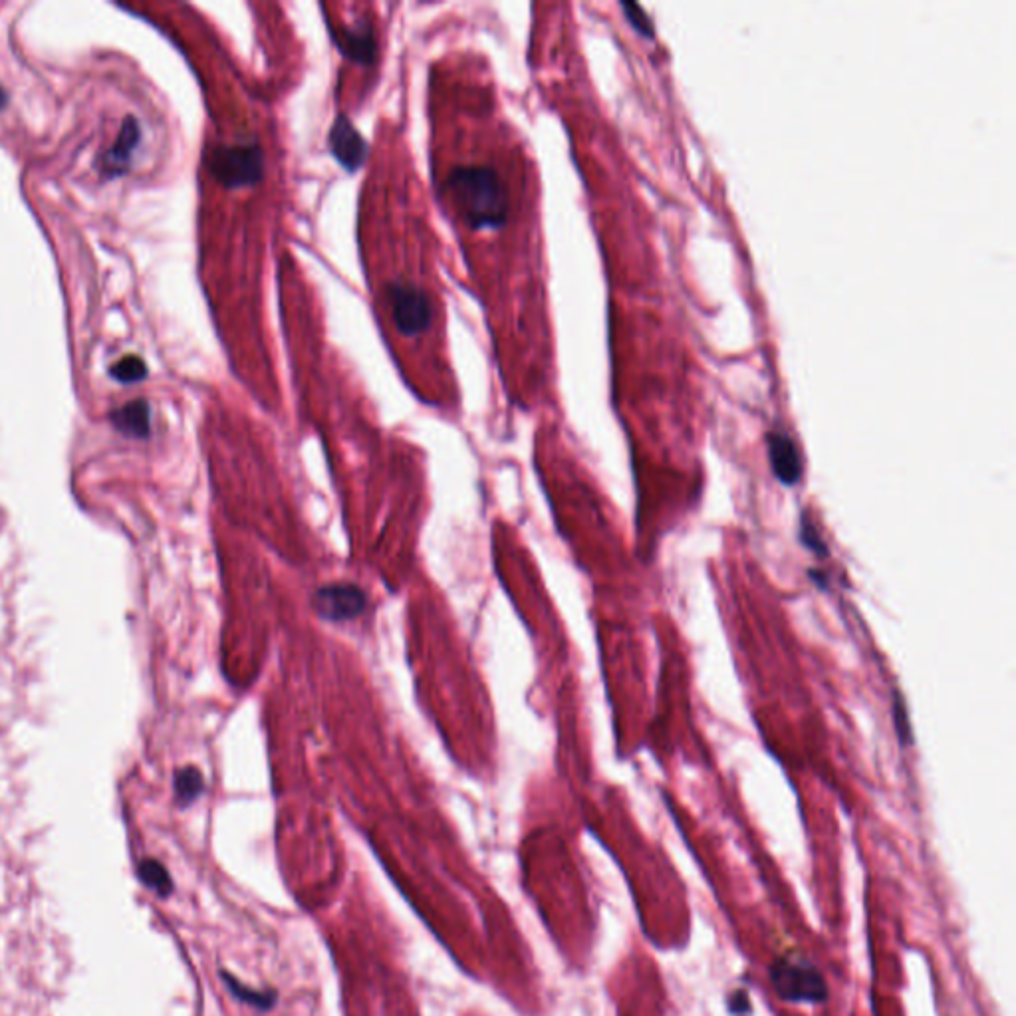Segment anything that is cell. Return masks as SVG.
I'll list each match as a JSON object with an SVG mask.
<instances>
[{
	"instance_id": "cell-1",
	"label": "cell",
	"mask_w": 1016,
	"mask_h": 1016,
	"mask_svg": "<svg viewBox=\"0 0 1016 1016\" xmlns=\"http://www.w3.org/2000/svg\"><path fill=\"white\" fill-rule=\"evenodd\" d=\"M770 983L774 993L786 1003L822 1005L828 999V987L822 973L792 955L776 957L770 967Z\"/></svg>"
},
{
	"instance_id": "cell-2",
	"label": "cell",
	"mask_w": 1016,
	"mask_h": 1016,
	"mask_svg": "<svg viewBox=\"0 0 1016 1016\" xmlns=\"http://www.w3.org/2000/svg\"><path fill=\"white\" fill-rule=\"evenodd\" d=\"M314 614L330 624L358 620L370 606L368 594L350 582H332L320 586L310 600Z\"/></svg>"
},
{
	"instance_id": "cell-3",
	"label": "cell",
	"mask_w": 1016,
	"mask_h": 1016,
	"mask_svg": "<svg viewBox=\"0 0 1016 1016\" xmlns=\"http://www.w3.org/2000/svg\"><path fill=\"white\" fill-rule=\"evenodd\" d=\"M766 453L774 479L782 487H796L804 475V461L794 439L780 429L766 433Z\"/></svg>"
},
{
	"instance_id": "cell-4",
	"label": "cell",
	"mask_w": 1016,
	"mask_h": 1016,
	"mask_svg": "<svg viewBox=\"0 0 1016 1016\" xmlns=\"http://www.w3.org/2000/svg\"><path fill=\"white\" fill-rule=\"evenodd\" d=\"M139 139H141L139 122L133 116H127L116 143L102 157V171L106 177H122L126 173L133 151L139 145Z\"/></svg>"
},
{
	"instance_id": "cell-5",
	"label": "cell",
	"mask_w": 1016,
	"mask_h": 1016,
	"mask_svg": "<svg viewBox=\"0 0 1016 1016\" xmlns=\"http://www.w3.org/2000/svg\"><path fill=\"white\" fill-rule=\"evenodd\" d=\"M118 433L131 439H147L151 433V407L145 399H135L110 413Z\"/></svg>"
},
{
	"instance_id": "cell-6",
	"label": "cell",
	"mask_w": 1016,
	"mask_h": 1016,
	"mask_svg": "<svg viewBox=\"0 0 1016 1016\" xmlns=\"http://www.w3.org/2000/svg\"><path fill=\"white\" fill-rule=\"evenodd\" d=\"M173 788H175L177 804L185 808V806L193 804L205 792V776L195 766L179 768L173 778Z\"/></svg>"
},
{
	"instance_id": "cell-7",
	"label": "cell",
	"mask_w": 1016,
	"mask_h": 1016,
	"mask_svg": "<svg viewBox=\"0 0 1016 1016\" xmlns=\"http://www.w3.org/2000/svg\"><path fill=\"white\" fill-rule=\"evenodd\" d=\"M137 878L145 888L155 891L159 897H169L173 893V880L167 868L157 860H141L137 864Z\"/></svg>"
},
{
	"instance_id": "cell-8",
	"label": "cell",
	"mask_w": 1016,
	"mask_h": 1016,
	"mask_svg": "<svg viewBox=\"0 0 1016 1016\" xmlns=\"http://www.w3.org/2000/svg\"><path fill=\"white\" fill-rule=\"evenodd\" d=\"M223 979H225V983H227L229 991H231V993H233L239 1001H243V1003L251 1005V1007L258 1009V1011H270V1009L276 1005V993H274V991H256V989H251V987H247V985L239 983V981H237L233 975H229V973H223Z\"/></svg>"
},
{
	"instance_id": "cell-9",
	"label": "cell",
	"mask_w": 1016,
	"mask_h": 1016,
	"mask_svg": "<svg viewBox=\"0 0 1016 1016\" xmlns=\"http://www.w3.org/2000/svg\"><path fill=\"white\" fill-rule=\"evenodd\" d=\"M891 719H893V727H895L899 745L901 747L913 745V727H911V719H909V709H907L905 697L899 689L891 691Z\"/></svg>"
},
{
	"instance_id": "cell-10",
	"label": "cell",
	"mask_w": 1016,
	"mask_h": 1016,
	"mask_svg": "<svg viewBox=\"0 0 1016 1016\" xmlns=\"http://www.w3.org/2000/svg\"><path fill=\"white\" fill-rule=\"evenodd\" d=\"M798 540H800V544H802L806 550H810V552H812L814 556H818V558H826V556L830 554L826 540L822 538V534H820V530L816 528L814 520H812L806 512H802V516H800V524H798Z\"/></svg>"
},
{
	"instance_id": "cell-11",
	"label": "cell",
	"mask_w": 1016,
	"mask_h": 1016,
	"mask_svg": "<svg viewBox=\"0 0 1016 1016\" xmlns=\"http://www.w3.org/2000/svg\"><path fill=\"white\" fill-rule=\"evenodd\" d=\"M110 376L120 383H137L147 378V366L137 356H126L110 370Z\"/></svg>"
},
{
	"instance_id": "cell-12",
	"label": "cell",
	"mask_w": 1016,
	"mask_h": 1016,
	"mask_svg": "<svg viewBox=\"0 0 1016 1016\" xmlns=\"http://www.w3.org/2000/svg\"><path fill=\"white\" fill-rule=\"evenodd\" d=\"M622 10H624V16L626 20L632 24L637 34H641L643 38H653L655 36V26H653V20L647 16V12L637 4V2H630V0H624L620 2Z\"/></svg>"
},
{
	"instance_id": "cell-13",
	"label": "cell",
	"mask_w": 1016,
	"mask_h": 1016,
	"mask_svg": "<svg viewBox=\"0 0 1016 1016\" xmlns=\"http://www.w3.org/2000/svg\"><path fill=\"white\" fill-rule=\"evenodd\" d=\"M751 1009L749 995L745 991H735L729 999V1011L735 1015H745Z\"/></svg>"
},
{
	"instance_id": "cell-14",
	"label": "cell",
	"mask_w": 1016,
	"mask_h": 1016,
	"mask_svg": "<svg viewBox=\"0 0 1016 1016\" xmlns=\"http://www.w3.org/2000/svg\"><path fill=\"white\" fill-rule=\"evenodd\" d=\"M808 578L812 584H816L820 590L828 588V576L824 570H808Z\"/></svg>"
},
{
	"instance_id": "cell-15",
	"label": "cell",
	"mask_w": 1016,
	"mask_h": 1016,
	"mask_svg": "<svg viewBox=\"0 0 1016 1016\" xmlns=\"http://www.w3.org/2000/svg\"><path fill=\"white\" fill-rule=\"evenodd\" d=\"M4 104H6V96H4V92L0 88V108H4Z\"/></svg>"
}]
</instances>
